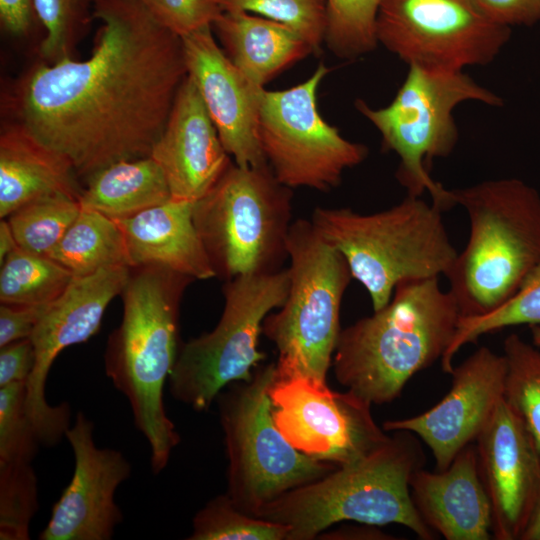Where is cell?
<instances>
[{
    "instance_id": "1",
    "label": "cell",
    "mask_w": 540,
    "mask_h": 540,
    "mask_svg": "<svg viewBox=\"0 0 540 540\" xmlns=\"http://www.w3.org/2000/svg\"><path fill=\"white\" fill-rule=\"evenodd\" d=\"M91 55L36 66L16 102L19 123L86 180L121 160L150 156L187 67L182 38L140 0H97Z\"/></svg>"
},
{
    "instance_id": "2",
    "label": "cell",
    "mask_w": 540,
    "mask_h": 540,
    "mask_svg": "<svg viewBox=\"0 0 540 540\" xmlns=\"http://www.w3.org/2000/svg\"><path fill=\"white\" fill-rule=\"evenodd\" d=\"M193 280L161 266L131 267L121 293L122 319L104 353L105 373L130 405L154 474L165 469L180 442L163 395L180 346L181 300Z\"/></svg>"
},
{
    "instance_id": "3",
    "label": "cell",
    "mask_w": 540,
    "mask_h": 540,
    "mask_svg": "<svg viewBox=\"0 0 540 540\" xmlns=\"http://www.w3.org/2000/svg\"><path fill=\"white\" fill-rule=\"evenodd\" d=\"M461 317L438 277L401 282L383 308L341 329L331 363L335 377L371 404L389 403L443 357Z\"/></svg>"
},
{
    "instance_id": "4",
    "label": "cell",
    "mask_w": 540,
    "mask_h": 540,
    "mask_svg": "<svg viewBox=\"0 0 540 540\" xmlns=\"http://www.w3.org/2000/svg\"><path fill=\"white\" fill-rule=\"evenodd\" d=\"M424 453L415 434L398 430L368 455L296 487L262 507L255 517L288 528L287 540H311L333 524H400L420 539H435L411 496L410 481Z\"/></svg>"
},
{
    "instance_id": "5",
    "label": "cell",
    "mask_w": 540,
    "mask_h": 540,
    "mask_svg": "<svg viewBox=\"0 0 540 540\" xmlns=\"http://www.w3.org/2000/svg\"><path fill=\"white\" fill-rule=\"evenodd\" d=\"M469 237L445 275L462 317L487 314L516 294L540 262V194L516 178L453 189Z\"/></svg>"
},
{
    "instance_id": "6",
    "label": "cell",
    "mask_w": 540,
    "mask_h": 540,
    "mask_svg": "<svg viewBox=\"0 0 540 540\" xmlns=\"http://www.w3.org/2000/svg\"><path fill=\"white\" fill-rule=\"evenodd\" d=\"M442 212L432 202L407 195L391 208L370 214L317 207L311 222L345 258L376 311L390 301L401 282L448 273L458 252Z\"/></svg>"
},
{
    "instance_id": "7",
    "label": "cell",
    "mask_w": 540,
    "mask_h": 540,
    "mask_svg": "<svg viewBox=\"0 0 540 540\" xmlns=\"http://www.w3.org/2000/svg\"><path fill=\"white\" fill-rule=\"evenodd\" d=\"M291 190L269 164L231 163L195 202L193 221L215 278L228 281L283 268L293 222Z\"/></svg>"
},
{
    "instance_id": "8",
    "label": "cell",
    "mask_w": 540,
    "mask_h": 540,
    "mask_svg": "<svg viewBox=\"0 0 540 540\" xmlns=\"http://www.w3.org/2000/svg\"><path fill=\"white\" fill-rule=\"evenodd\" d=\"M287 251L288 294L279 310L265 318L262 334L278 350V377L326 382L341 332L342 298L353 277L345 258L311 220L292 222Z\"/></svg>"
},
{
    "instance_id": "9",
    "label": "cell",
    "mask_w": 540,
    "mask_h": 540,
    "mask_svg": "<svg viewBox=\"0 0 540 540\" xmlns=\"http://www.w3.org/2000/svg\"><path fill=\"white\" fill-rule=\"evenodd\" d=\"M469 100L503 105L501 97L463 71L409 66L388 106L373 109L362 99L355 102L356 109L380 132L383 148L398 155L396 178L407 195L421 197L427 192L442 211L456 205L453 193L433 180L428 169L433 159L447 157L454 150L459 132L453 110Z\"/></svg>"
},
{
    "instance_id": "10",
    "label": "cell",
    "mask_w": 540,
    "mask_h": 540,
    "mask_svg": "<svg viewBox=\"0 0 540 540\" xmlns=\"http://www.w3.org/2000/svg\"><path fill=\"white\" fill-rule=\"evenodd\" d=\"M276 377L275 362L258 367L250 380L229 384L215 400L228 459L226 493L252 516L338 467L303 454L280 432L270 397Z\"/></svg>"
},
{
    "instance_id": "11",
    "label": "cell",
    "mask_w": 540,
    "mask_h": 540,
    "mask_svg": "<svg viewBox=\"0 0 540 540\" xmlns=\"http://www.w3.org/2000/svg\"><path fill=\"white\" fill-rule=\"evenodd\" d=\"M289 270L251 274L225 281L224 308L215 328L179 346L168 380L173 398L207 411L229 384L251 379L264 360L259 336L265 318L288 294Z\"/></svg>"
},
{
    "instance_id": "12",
    "label": "cell",
    "mask_w": 540,
    "mask_h": 540,
    "mask_svg": "<svg viewBox=\"0 0 540 540\" xmlns=\"http://www.w3.org/2000/svg\"><path fill=\"white\" fill-rule=\"evenodd\" d=\"M329 71L319 64L306 81L261 95L259 142L277 180L291 189L329 191L368 156L364 144L345 139L319 113L317 91Z\"/></svg>"
},
{
    "instance_id": "13",
    "label": "cell",
    "mask_w": 540,
    "mask_h": 540,
    "mask_svg": "<svg viewBox=\"0 0 540 540\" xmlns=\"http://www.w3.org/2000/svg\"><path fill=\"white\" fill-rule=\"evenodd\" d=\"M510 35L472 0H382L376 18L378 44L408 66L429 70L487 65Z\"/></svg>"
},
{
    "instance_id": "14",
    "label": "cell",
    "mask_w": 540,
    "mask_h": 540,
    "mask_svg": "<svg viewBox=\"0 0 540 540\" xmlns=\"http://www.w3.org/2000/svg\"><path fill=\"white\" fill-rule=\"evenodd\" d=\"M272 416L285 438L303 454L342 466L389 439L374 421L371 403L347 389L331 390L307 377H276L270 390Z\"/></svg>"
},
{
    "instance_id": "15",
    "label": "cell",
    "mask_w": 540,
    "mask_h": 540,
    "mask_svg": "<svg viewBox=\"0 0 540 540\" xmlns=\"http://www.w3.org/2000/svg\"><path fill=\"white\" fill-rule=\"evenodd\" d=\"M131 267L110 266L86 276H73L65 291L41 317L30 339L35 365L26 381V410L41 444L51 447L65 437L71 426L67 402L50 405L46 398L49 371L67 347L89 340L100 329L109 303L121 295Z\"/></svg>"
},
{
    "instance_id": "16",
    "label": "cell",
    "mask_w": 540,
    "mask_h": 540,
    "mask_svg": "<svg viewBox=\"0 0 540 540\" xmlns=\"http://www.w3.org/2000/svg\"><path fill=\"white\" fill-rule=\"evenodd\" d=\"M94 432L92 420L79 411L65 434L73 452V474L40 540H110L123 522L115 494L132 467L121 451L98 447Z\"/></svg>"
},
{
    "instance_id": "17",
    "label": "cell",
    "mask_w": 540,
    "mask_h": 540,
    "mask_svg": "<svg viewBox=\"0 0 540 540\" xmlns=\"http://www.w3.org/2000/svg\"><path fill=\"white\" fill-rule=\"evenodd\" d=\"M492 513V536L521 540L540 504V455L502 398L475 440Z\"/></svg>"
},
{
    "instance_id": "18",
    "label": "cell",
    "mask_w": 540,
    "mask_h": 540,
    "mask_svg": "<svg viewBox=\"0 0 540 540\" xmlns=\"http://www.w3.org/2000/svg\"><path fill=\"white\" fill-rule=\"evenodd\" d=\"M506 370L504 355L482 346L453 368L451 389L439 403L420 415L386 421L383 429L417 435L443 470L486 425L503 398Z\"/></svg>"
},
{
    "instance_id": "19",
    "label": "cell",
    "mask_w": 540,
    "mask_h": 540,
    "mask_svg": "<svg viewBox=\"0 0 540 540\" xmlns=\"http://www.w3.org/2000/svg\"><path fill=\"white\" fill-rule=\"evenodd\" d=\"M187 73L194 81L220 140L239 166L268 162L258 137L264 88L251 83L212 35V26L182 37Z\"/></svg>"
},
{
    "instance_id": "20",
    "label": "cell",
    "mask_w": 540,
    "mask_h": 540,
    "mask_svg": "<svg viewBox=\"0 0 540 540\" xmlns=\"http://www.w3.org/2000/svg\"><path fill=\"white\" fill-rule=\"evenodd\" d=\"M150 156L161 167L171 198L191 202L202 198L232 163L188 74Z\"/></svg>"
},
{
    "instance_id": "21",
    "label": "cell",
    "mask_w": 540,
    "mask_h": 540,
    "mask_svg": "<svg viewBox=\"0 0 540 540\" xmlns=\"http://www.w3.org/2000/svg\"><path fill=\"white\" fill-rule=\"evenodd\" d=\"M410 490L424 522L445 539L491 538V505L480 476L475 444L464 447L443 470L415 471Z\"/></svg>"
},
{
    "instance_id": "22",
    "label": "cell",
    "mask_w": 540,
    "mask_h": 540,
    "mask_svg": "<svg viewBox=\"0 0 540 540\" xmlns=\"http://www.w3.org/2000/svg\"><path fill=\"white\" fill-rule=\"evenodd\" d=\"M195 202L169 199L135 216L114 220L131 267L155 265L194 280L215 278L193 221Z\"/></svg>"
},
{
    "instance_id": "23",
    "label": "cell",
    "mask_w": 540,
    "mask_h": 540,
    "mask_svg": "<svg viewBox=\"0 0 540 540\" xmlns=\"http://www.w3.org/2000/svg\"><path fill=\"white\" fill-rule=\"evenodd\" d=\"M72 163L35 139L20 123L0 135V217L44 197L80 198L83 188Z\"/></svg>"
},
{
    "instance_id": "24",
    "label": "cell",
    "mask_w": 540,
    "mask_h": 540,
    "mask_svg": "<svg viewBox=\"0 0 540 540\" xmlns=\"http://www.w3.org/2000/svg\"><path fill=\"white\" fill-rule=\"evenodd\" d=\"M212 30L231 62L260 88L314 53L309 44L284 25L247 12L222 11Z\"/></svg>"
},
{
    "instance_id": "25",
    "label": "cell",
    "mask_w": 540,
    "mask_h": 540,
    "mask_svg": "<svg viewBox=\"0 0 540 540\" xmlns=\"http://www.w3.org/2000/svg\"><path fill=\"white\" fill-rule=\"evenodd\" d=\"M85 183L81 207L112 220L135 216L171 199L164 173L151 156L115 162Z\"/></svg>"
},
{
    "instance_id": "26",
    "label": "cell",
    "mask_w": 540,
    "mask_h": 540,
    "mask_svg": "<svg viewBox=\"0 0 540 540\" xmlns=\"http://www.w3.org/2000/svg\"><path fill=\"white\" fill-rule=\"evenodd\" d=\"M49 257L73 276L90 275L116 265L131 267L118 224L97 211L82 207Z\"/></svg>"
},
{
    "instance_id": "27",
    "label": "cell",
    "mask_w": 540,
    "mask_h": 540,
    "mask_svg": "<svg viewBox=\"0 0 540 540\" xmlns=\"http://www.w3.org/2000/svg\"><path fill=\"white\" fill-rule=\"evenodd\" d=\"M72 278L73 274L52 258L18 247L1 264L0 302L50 304L65 291Z\"/></svg>"
},
{
    "instance_id": "28",
    "label": "cell",
    "mask_w": 540,
    "mask_h": 540,
    "mask_svg": "<svg viewBox=\"0 0 540 540\" xmlns=\"http://www.w3.org/2000/svg\"><path fill=\"white\" fill-rule=\"evenodd\" d=\"M503 398L521 420L540 455V348L512 333L503 343Z\"/></svg>"
},
{
    "instance_id": "29",
    "label": "cell",
    "mask_w": 540,
    "mask_h": 540,
    "mask_svg": "<svg viewBox=\"0 0 540 540\" xmlns=\"http://www.w3.org/2000/svg\"><path fill=\"white\" fill-rule=\"evenodd\" d=\"M518 325H540V262L506 303L487 314L461 317L451 344L441 358L443 371L451 374L453 358L481 336Z\"/></svg>"
},
{
    "instance_id": "30",
    "label": "cell",
    "mask_w": 540,
    "mask_h": 540,
    "mask_svg": "<svg viewBox=\"0 0 540 540\" xmlns=\"http://www.w3.org/2000/svg\"><path fill=\"white\" fill-rule=\"evenodd\" d=\"M80 211L78 199L55 195L29 202L7 218L20 248L49 257Z\"/></svg>"
},
{
    "instance_id": "31",
    "label": "cell",
    "mask_w": 540,
    "mask_h": 540,
    "mask_svg": "<svg viewBox=\"0 0 540 540\" xmlns=\"http://www.w3.org/2000/svg\"><path fill=\"white\" fill-rule=\"evenodd\" d=\"M189 540H287L288 528L240 510L227 493L209 500L194 516Z\"/></svg>"
},
{
    "instance_id": "32",
    "label": "cell",
    "mask_w": 540,
    "mask_h": 540,
    "mask_svg": "<svg viewBox=\"0 0 540 540\" xmlns=\"http://www.w3.org/2000/svg\"><path fill=\"white\" fill-rule=\"evenodd\" d=\"M381 1L326 0L325 43L333 54L352 60L376 49V18Z\"/></svg>"
},
{
    "instance_id": "33",
    "label": "cell",
    "mask_w": 540,
    "mask_h": 540,
    "mask_svg": "<svg viewBox=\"0 0 540 540\" xmlns=\"http://www.w3.org/2000/svg\"><path fill=\"white\" fill-rule=\"evenodd\" d=\"M97 0H34L38 20L46 30L39 53L47 64L72 58L94 19Z\"/></svg>"
},
{
    "instance_id": "34",
    "label": "cell",
    "mask_w": 540,
    "mask_h": 540,
    "mask_svg": "<svg viewBox=\"0 0 540 540\" xmlns=\"http://www.w3.org/2000/svg\"><path fill=\"white\" fill-rule=\"evenodd\" d=\"M38 509V479L32 463L0 464V539H30V524Z\"/></svg>"
},
{
    "instance_id": "35",
    "label": "cell",
    "mask_w": 540,
    "mask_h": 540,
    "mask_svg": "<svg viewBox=\"0 0 540 540\" xmlns=\"http://www.w3.org/2000/svg\"><path fill=\"white\" fill-rule=\"evenodd\" d=\"M222 11L258 14L301 37L314 53L325 42L326 0H217Z\"/></svg>"
},
{
    "instance_id": "36",
    "label": "cell",
    "mask_w": 540,
    "mask_h": 540,
    "mask_svg": "<svg viewBox=\"0 0 540 540\" xmlns=\"http://www.w3.org/2000/svg\"><path fill=\"white\" fill-rule=\"evenodd\" d=\"M41 442L26 410V382L0 388V464L32 463Z\"/></svg>"
},
{
    "instance_id": "37",
    "label": "cell",
    "mask_w": 540,
    "mask_h": 540,
    "mask_svg": "<svg viewBox=\"0 0 540 540\" xmlns=\"http://www.w3.org/2000/svg\"><path fill=\"white\" fill-rule=\"evenodd\" d=\"M153 18L181 38L212 26L222 13L217 0H140Z\"/></svg>"
},
{
    "instance_id": "38",
    "label": "cell",
    "mask_w": 540,
    "mask_h": 540,
    "mask_svg": "<svg viewBox=\"0 0 540 540\" xmlns=\"http://www.w3.org/2000/svg\"><path fill=\"white\" fill-rule=\"evenodd\" d=\"M49 304L0 305V347L30 338Z\"/></svg>"
},
{
    "instance_id": "39",
    "label": "cell",
    "mask_w": 540,
    "mask_h": 540,
    "mask_svg": "<svg viewBox=\"0 0 540 540\" xmlns=\"http://www.w3.org/2000/svg\"><path fill=\"white\" fill-rule=\"evenodd\" d=\"M493 22L510 27L540 20V0H472Z\"/></svg>"
},
{
    "instance_id": "40",
    "label": "cell",
    "mask_w": 540,
    "mask_h": 540,
    "mask_svg": "<svg viewBox=\"0 0 540 540\" xmlns=\"http://www.w3.org/2000/svg\"><path fill=\"white\" fill-rule=\"evenodd\" d=\"M35 365V351L30 338L0 347V388L26 382Z\"/></svg>"
},
{
    "instance_id": "41",
    "label": "cell",
    "mask_w": 540,
    "mask_h": 540,
    "mask_svg": "<svg viewBox=\"0 0 540 540\" xmlns=\"http://www.w3.org/2000/svg\"><path fill=\"white\" fill-rule=\"evenodd\" d=\"M38 19L34 0H0L2 28L12 36L26 35Z\"/></svg>"
},
{
    "instance_id": "42",
    "label": "cell",
    "mask_w": 540,
    "mask_h": 540,
    "mask_svg": "<svg viewBox=\"0 0 540 540\" xmlns=\"http://www.w3.org/2000/svg\"><path fill=\"white\" fill-rule=\"evenodd\" d=\"M18 247L8 220L2 219L0 222V265Z\"/></svg>"
},
{
    "instance_id": "43",
    "label": "cell",
    "mask_w": 540,
    "mask_h": 540,
    "mask_svg": "<svg viewBox=\"0 0 540 540\" xmlns=\"http://www.w3.org/2000/svg\"><path fill=\"white\" fill-rule=\"evenodd\" d=\"M521 540H540V504Z\"/></svg>"
},
{
    "instance_id": "44",
    "label": "cell",
    "mask_w": 540,
    "mask_h": 540,
    "mask_svg": "<svg viewBox=\"0 0 540 540\" xmlns=\"http://www.w3.org/2000/svg\"><path fill=\"white\" fill-rule=\"evenodd\" d=\"M532 342L540 348V325L530 326Z\"/></svg>"
}]
</instances>
